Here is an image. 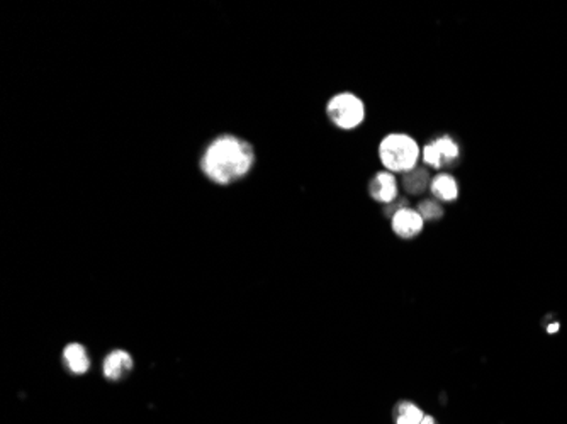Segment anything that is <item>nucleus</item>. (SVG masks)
<instances>
[{
	"mask_svg": "<svg viewBox=\"0 0 567 424\" xmlns=\"http://www.w3.org/2000/svg\"><path fill=\"white\" fill-rule=\"evenodd\" d=\"M420 424H435V421H433V418H430V416H425Z\"/></svg>",
	"mask_w": 567,
	"mask_h": 424,
	"instance_id": "13",
	"label": "nucleus"
},
{
	"mask_svg": "<svg viewBox=\"0 0 567 424\" xmlns=\"http://www.w3.org/2000/svg\"><path fill=\"white\" fill-rule=\"evenodd\" d=\"M460 158V148L452 136L443 134L435 138L433 141L426 143L421 148V161L425 167L433 170H442L454 167Z\"/></svg>",
	"mask_w": 567,
	"mask_h": 424,
	"instance_id": "4",
	"label": "nucleus"
},
{
	"mask_svg": "<svg viewBox=\"0 0 567 424\" xmlns=\"http://www.w3.org/2000/svg\"><path fill=\"white\" fill-rule=\"evenodd\" d=\"M416 211L420 212L421 218L425 220H438L443 218V214H445V211H443V206L442 202H438L437 199L430 197V199H423V201L418 204Z\"/></svg>",
	"mask_w": 567,
	"mask_h": 424,
	"instance_id": "12",
	"label": "nucleus"
},
{
	"mask_svg": "<svg viewBox=\"0 0 567 424\" xmlns=\"http://www.w3.org/2000/svg\"><path fill=\"white\" fill-rule=\"evenodd\" d=\"M557 329H559V324H552V326H549V333H556Z\"/></svg>",
	"mask_w": 567,
	"mask_h": 424,
	"instance_id": "14",
	"label": "nucleus"
},
{
	"mask_svg": "<svg viewBox=\"0 0 567 424\" xmlns=\"http://www.w3.org/2000/svg\"><path fill=\"white\" fill-rule=\"evenodd\" d=\"M63 363H65V367L74 375H83V373H87L88 368H90V358H88L86 346L80 345V343H70V345H66L65 350H63Z\"/></svg>",
	"mask_w": 567,
	"mask_h": 424,
	"instance_id": "10",
	"label": "nucleus"
},
{
	"mask_svg": "<svg viewBox=\"0 0 567 424\" xmlns=\"http://www.w3.org/2000/svg\"><path fill=\"white\" fill-rule=\"evenodd\" d=\"M369 195L372 201L384 204V206L396 202L399 199V184L394 173L387 170L375 173L369 182Z\"/></svg>",
	"mask_w": 567,
	"mask_h": 424,
	"instance_id": "5",
	"label": "nucleus"
},
{
	"mask_svg": "<svg viewBox=\"0 0 567 424\" xmlns=\"http://www.w3.org/2000/svg\"><path fill=\"white\" fill-rule=\"evenodd\" d=\"M425 418L423 411L418 406L411 404V402H403L397 407V424H420Z\"/></svg>",
	"mask_w": 567,
	"mask_h": 424,
	"instance_id": "11",
	"label": "nucleus"
},
{
	"mask_svg": "<svg viewBox=\"0 0 567 424\" xmlns=\"http://www.w3.org/2000/svg\"><path fill=\"white\" fill-rule=\"evenodd\" d=\"M134 362L133 356L124 350H112L111 353L104 358L103 373L107 380L117 382L128 377L133 372Z\"/></svg>",
	"mask_w": 567,
	"mask_h": 424,
	"instance_id": "7",
	"label": "nucleus"
},
{
	"mask_svg": "<svg viewBox=\"0 0 567 424\" xmlns=\"http://www.w3.org/2000/svg\"><path fill=\"white\" fill-rule=\"evenodd\" d=\"M459 182L454 175L447 172H440L431 178L430 194L438 202H455L459 199Z\"/></svg>",
	"mask_w": 567,
	"mask_h": 424,
	"instance_id": "8",
	"label": "nucleus"
},
{
	"mask_svg": "<svg viewBox=\"0 0 567 424\" xmlns=\"http://www.w3.org/2000/svg\"><path fill=\"white\" fill-rule=\"evenodd\" d=\"M379 160L382 167L391 173H404L411 172L420 165L421 148L413 136L406 133H389L380 139Z\"/></svg>",
	"mask_w": 567,
	"mask_h": 424,
	"instance_id": "2",
	"label": "nucleus"
},
{
	"mask_svg": "<svg viewBox=\"0 0 567 424\" xmlns=\"http://www.w3.org/2000/svg\"><path fill=\"white\" fill-rule=\"evenodd\" d=\"M391 228L396 236L403 237V240H411V237L418 236L425 228V219L416 209L411 207H401L391 216Z\"/></svg>",
	"mask_w": 567,
	"mask_h": 424,
	"instance_id": "6",
	"label": "nucleus"
},
{
	"mask_svg": "<svg viewBox=\"0 0 567 424\" xmlns=\"http://www.w3.org/2000/svg\"><path fill=\"white\" fill-rule=\"evenodd\" d=\"M431 178L433 177H431L430 168L418 165L416 168L411 170V172L404 173L403 180H401V187H403L406 195H414V197H418V195H423L426 190H430Z\"/></svg>",
	"mask_w": 567,
	"mask_h": 424,
	"instance_id": "9",
	"label": "nucleus"
},
{
	"mask_svg": "<svg viewBox=\"0 0 567 424\" xmlns=\"http://www.w3.org/2000/svg\"><path fill=\"white\" fill-rule=\"evenodd\" d=\"M255 163L253 144L233 133L214 136L199 156V170L202 175L211 184L221 187L245 180L253 172Z\"/></svg>",
	"mask_w": 567,
	"mask_h": 424,
	"instance_id": "1",
	"label": "nucleus"
},
{
	"mask_svg": "<svg viewBox=\"0 0 567 424\" xmlns=\"http://www.w3.org/2000/svg\"><path fill=\"white\" fill-rule=\"evenodd\" d=\"M327 116L338 129L353 131L366 121V102L353 92L335 93L327 104Z\"/></svg>",
	"mask_w": 567,
	"mask_h": 424,
	"instance_id": "3",
	"label": "nucleus"
}]
</instances>
